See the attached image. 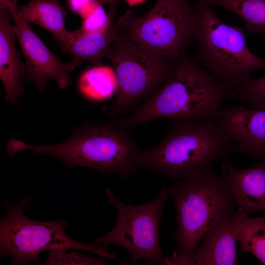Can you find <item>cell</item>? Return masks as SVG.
Returning <instances> with one entry per match:
<instances>
[{
    "instance_id": "7",
    "label": "cell",
    "mask_w": 265,
    "mask_h": 265,
    "mask_svg": "<svg viewBox=\"0 0 265 265\" xmlns=\"http://www.w3.org/2000/svg\"><path fill=\"white\" fill-rule=\"evenodd\" d=\"M33 199L24 196L17 204L8 200L4 204L6 214L0 220V258L9 255L11 265L40 263L39 254L46 250L64 248L85 251L120 262L117 255L107 247L89 244L70 238L65 228L68 222L64 220L39 221L26 217L24 210Z\"/></svg>"
},
{
    "instance_id": "8",
    "label": "cell",
    "mask_w": 265,
    "mask_h": 265,
    "mask_svg": "<svg viewBox=\"0 0 265 265\" xmlns=\"http://www.w3.org/2000/svg\"><path fill=\"white\" fill-rule=\"evenodd\" d=\"M106 58L112 65L117 90L115 99L103 110L113 117L154 94L167 80L178 61L117 36Z\"/></svg>"
},
{
    "instance_id": "22",
    "label": "cell",
    "mask_w": 265,
    "mask_h": 265,
    "mask_svg": "<svg viewBox=\"0 0 265 265\" xmlns=\"http://www.w3.org/2000/svg\"><path fill=\"white\" fill-rule=\"evenodd\" d=\"M97 2L84 15L80 29L85 32H97L106 30L114 21L115 14H107L102 4Z\"/></svg>"
},
{
    "instance_id": "6",
    "label": "cell",
    "mask_w": 265,
    "mask_h": 265,
    "mask_svg": "<svg viewBox=\"0 0 265 265\" xmlns=\"http://www.w3.org/2000/svg\"><path fill=\"white\" fill-rule=\"evenodd\" d=\"M199 22L188 0H157L146 14L127 10L115 24L117 36L173 61L186 55Z\"/></svg>"
},
{
    "instance_id": "25",
    "label": "cell",
    "mask_w": 265,
    "mask_h": 265,
    "mask_svg": "<svg viewBox=\"0 0 265 265\" xmlns=\"http://www.w3.org/2000/svg\"><path fill=\"white\" fill-rule=\"evenodd\" d=\"M14 0H0V11L8 9L9 4Z\"/></svg>"
},
{
    "instance_id": "14",
    "label": "cell",
    "mask_w": 265,
    "mask_h": 265,
    "mask_svg": "<svg viewBox=\"0 0 265 265\" xmlns=\"http://www.w3.org/2000/svg\"><path fill=\"white\" fill-rule=\"evenodd\" d=\"M232 211L204 237L191 257L194 265H234L238 264L235 215Z\"/></svg>"
},
{
    "instance_id": "3",
    "label": "cell",
    "mask_w": 265,
    "mask_h": 265,
    "mask_svg": "<svg viewBox=\"0 0 265 265\" xmlns=\"http://www.w3.org/2000/svg\"><path fill=\"white\" fill-rule=\"evenodd\" d=\"M166 189L176 208L177 250L164 264L194 265L191 258L199 242L237 207L230 187L221 174L212 172L174 181Z\"/></svg>"
},
{
    "instance_id": "17",
    "label": "cell",
    "mask_w": 265,
    "mask_h": 265,
    "mask_svg": "<svg viewBox=\"0 0 265 265\" xmlns=\"http://www.w3.org/2000/svg\"><path fill=\"white\" fill-rule=\"evenodd\" d=\"M235 222L240 251L251 253L265 264V215L250 217L247 213L238 209Z\"/></svg>"
},
{
    "instance_id": "11",
    "label": "cell",
    "mask_w": 265,
    "mask_h": 265,
    "mask_svg": "<svg viewBox=\"0 0 265 265\" xmlns=\"http://www.w3.org/2000/svg\"><path fill=\"white\" fill-rule=\"evenodd\" d=\"M216 119L237 144L235 152L265 159V110L229 106L222 107Z\"/></svg>"
},
{
    "instance_id": "26",
    "label": "cell",
    "mask_w": 265,
    "mask_h": 265,
    "mask_svg": "<svg viewBox=\"0 0 265 265\" xmlns=\"http://www.w3.org/2000/svg\"><path fill=\"white\" fill-rule=\"evenodd\" d=\"M129 6H132L142 3L146 0H126Z\"/></svg>"
},
{
    "instance_id": "20",
    "label": "cell",
    "mask_w": 265,
    "mask_h": 265,
    "mask_svg": "<svg viewBox=\"0 0 265 265\" xmlns=\"http://www.w3.org/2000/svg\"><path fill=\"white\" fill-rule=\"evenodd\" d=\"M77 250L57 248L48 250L46 261L42 265H108L103 258L98 259L81 254Z\"/></svg>"
},
{
    "instance_id": "13",
    "label": "cell",
    "mask_w": 265,
    "mask_h": 265,
    "mask_svg": "<svg viewBox=\"0 0 265 265\" xmlns=\"http://www.w3.org/2000/svg\"><path fill=\"white\" fill-rule=\"evenodd\" d=\"M8 9L0 11V78L7 102L15 103L24 93L26 64L17 50L14 25Z\"/></svg>"
},
{
    "instance_id": "24",
    "label": "cell",
    "mask_w": 265,
    "mask_h": 265,
    "mask_svg": "<svg viewBox=\"0 0 265 265\" xmlns=\"http://www.w3.org/2000/svg\"><path fill=\"white\" fill-rule=\"evenodd\" d=\"M102 3L108 6V13L116 14L120 0H99Z\"/></svg>"
},
{
    "instance_id": "23",
    "label": "cell",
    "mask_w": 265,
    "mask_h": 265,
    "mask_svg": "<svg viewBox=\"0 0 265 265\" xmlns=\"http://www.w3.org/2000/svg\"><path fill=\"white\" fill-rule=\"evenodd\" d=\"M99 0H68V5L74 13L83 17Z\"/></svg>"
},
{
    "instance_id": "9",
    "label": "cell",
    "mask_w": 265,
    "mask_h": 265,
    "mask_svg": "<svg viewBox=\"0 0 265 265\" xmlns=\"http://www.w3.org/2000/svg\"><path fill=\"white\" fill-rule=\"evenodd\" d=\"M106 191L109 204L117 211V221L112 230L96 238L94 243L124 247L130 253L132 263L144 259L145 264H164L159 228L168 198L166 186L156 199L139 206L124 204L115 197L111 189L106 188Z\"/></svg>"
},
{
    "instance_id": "12",
    "label": "cell",
    "mask_w": 265,
    "mask_h": 265,
    "mask_svg": "<svg viewBox=\"0 0 265 265\" xmlns=\"http://www.w3.org/2000/svg\"><path fill=\"white\" fill-rule=\"evenodd\" d=\"M221 174L230 187L238 209L246 213L262 212L265 215V159L246 169L235 167L225 154Z\"/></svg>"
},
{
    "instance_id": "19",
    "label": "cell",
    "mask_w": 265,
    "mask_h": 265,
    "mask_svg": "<svg viewBox=\"0 0 265 265\" xmlns=\"http://www.w3.org/2000/svg\"><path fill=\"white\" fill-rule=\"evenodd\" d=\"M79 86L82 94L88 99L96 101L107 99L117 90L114 70L107 66L88 69L80 78Z\"/></svg>"
},
{
    "instance_id": "10",
    "label": "cell",
    "mask_w": 265,
    "mask_h": 265,
    "mask_svg": "<svg viewBox=\"0 0 265 265\" xmlns=\"http://www.w3.org/2000/svg\"><path fill=\"white\" fill-rule=\"evenodd\" d=\"M17 0L8 7L14 23L15 34L26 60V81H32L43 92L47 82L55 80L57 85L64 88L73 82L69 76L77 64L71 61L62 62L36 35L29 24L19 15Z\"/></svg>"
},
{
    "instance_id": "15",
    "label": "cell",
    "mask_w": 265,
    "mask_h": 265,
    "mask_svg": "<svg viewBox=\"0 0 265 265\" xmlns=\"http://www.w3.org/2000/svg\"><path fill=\"white\" fill-rule=\"evenodd\" d=\"M19 13L28 23L37 25L49 31L63 51L74 37L75 31H69L65 28L68 13L59 0H29L19 7Z\"/></svg>"
},
{
    "instance_id": "4",
    "label": "cell",
    "mask_w": 265,
    "mask_h": 265,
    "mask_svg": "<svg viewBox=\"0 0 265 265\" xmlns=\"http://www.w3.org/2000/svg\"><path fill=\"white\" fill-rule=\"evenodd\" d=\"M139 150L127 131L116 124L92 123L58 144L31 145L11 139L6 151L10 157L24 150L50 155L62 161L65 168L87 167L126 178L138 168L134 160Z\"/></svg>"
},
{
    "instance_id": "1",
    "label": "cell",
    "mask_w": 265,
    "mask_h": 265,
    "mask_svg": "<svg viewBox=\"0 0 265 265\" xmlns=\"http://www.w3.org/2000/svg\"><path fill=\"white\" fill-rule=\"evenodd\" d=\"M230 89L185 55L176 62L162 85L137 109L116 124L128 131L150 120L216 118L225 99H236Z\"/></svg>"
},
{
    "instance_id": "18",
    "label": "cell",
    "mask_w": 265,
    "mask_h": 265,
    "mask_svg": "<svg viewBox=\"0 0 265 265\" xmlns=\"http://www.w3.org/2000/svg\"><path fill=\"white\" fill-rule=\"evenodd\" d=\"M226 8L239 16L250 33L265 37V0H199Z\"/></svg>"
},
{
    "instance_id": "2",
    "label": "cell",
    "mask_w": 265,
    "mask_h": 265,
    "mask_svg": "<svg viewBox=\"0 0 265 265\" xmlns=\"http://www.w3.org/2000/svg\"><path fill=\"white\" fill-rule=\"evenodd\" d=\"M155 147L139 150L136 167L164 174L174 181L212 172L215 161L231 152L233 141L215 118L172 120Z\"/></svg>"
},
{
    "instance_id": "16",
    "label": "cell",
    "mask_w": 265,
    "mask_h": 265,
    "mask_svg": "<svg viewBox=\"0 0 265 265\" xmlns=\"http://www.w3.org/2000/svg\"><path fill=\"white\" fill-rule=\"evenodd\" d=\"M116 36L114 21L104 31L85 32L79 28L75 30L73 39L63 52L73 55L72 61L78 66L84 61L99 63L106 58L109 47Z\"/></svg>"
},
{
    "instance_id": "5",
    "label": "cell",
    "mask_w": 265,
    "mask_h": 265,
    "mask_svg": "<svg viewBox=\"0 0 265 265\" xmlns=\"http://www.w3.org/2000/svg\"><path fill=\"white\" fill-rule=\"evenodd\" d=\"M199 22L194 39L198 43L195 62L226 86L237 90L255 70L265 68V60L249 49L245 32L223 22L211 5L199 1Z\"/></svg>"
},
{
    "instance_id": "21",
    "label": "cell",
    "mask_w": 265,
    "mask_h": 265,
    "mask_svg": "<svg viewBox=\"0 0 265 265\" xmlns=\"http://www.w3.org/2000/svg\"><path fill=\"white\" fill-rule=\"evenodd\" d=\"M236 99L252 108L265 110V76L250 80L236 90Z\"/></svg>"
}]
</instances>
